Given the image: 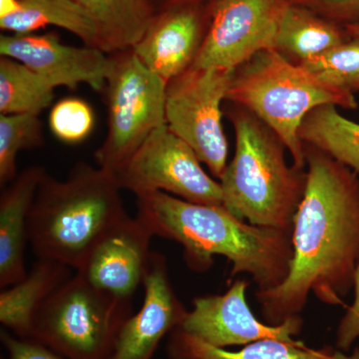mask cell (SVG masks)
<instances>
[{"instance_id":"6da1fadb","label":"cell","mask_w":359,"mask_h":359,"mask_svg":"<svg viewBox=\"0 0 359 359\" xmlns=\"http://www.w3.org/2000/svg\"><path fill=\"white\" fill-rule=\"evenodd\" d=\"M304 145L308 179L294 219L289 275L278 287L256 292L271 325L299 316L311 292L323 304H344L359 266V175Z\"/></svg>"},{"instance_id":"7a4b0ae2","label":"cell","mask_w":359,"mask_h":359,"mask_svg":"<svg viewBox=\"0 0 359 359\" xmlns=\"http://www.w3.org/2000/svg\"><path fill=\"white\" fill-rule=\"evenodd\" d=\"M137 217L153 236L183 247L187 266L205 273L215 256L231 264V276L248 273L257 290H271L285 280L294 248L292 231L245 223L224 205H202L164 192L137 196Z\"/></svg>"},{"instance_id":"3957f363","label":"cell","mask_w":359,"mask_h":359,"mask_svg":"<svg viewBox=\"0 0 359 359\" xmlns=\"http://www.w3.org/2000/svg\"><path fill=\"white\" fill-rule=\"evenodd\" d=\"M114 174L79 162L67 178L42 179L28 217V242L39 259L76 271L89 250L128 217Z\"/></svg>"},{"instance_id":"277c9868","label":"cell","mask_w":359,"mask_h":359,"mask_svg":"<svg viewBox=\"0 0 359 359\" xmlns=\"http://www.w3.org/2000/svg\"><path fill=\"white\" fill-rule=\"evenodd\" d=\"M228 117L236 149L219 180L224 207L255 226L292 231L308 174L287 164L285 144L250 111L233 104Z\"/></svg>"},{"instance_id":"5b68a950","label":"cell","mask_w":359,"mask_h":359,"mask_svg":"<svg viewBox=\"0 0 359 359\" xmlns=\"http://www.w3.org/2000/svg\"><path fill=\"white\" fill-rule=\"evenodd\" d=\"M226 101L250 111L273 130L299 169L306 167L304 145L299 137L306 116L323 105L358 107L354 94L292 62L276 49L259 52L233 70Z\"/></svg>"},{"instance_id":"8992f818","label":"cell","mask_w":359,"mask_h":359,"mask_svg":"<svg viewBox=\"0 0 359 359\" xmlns=\"http://www.w3.org/2000/svg\"><path fill=\"white\" fill-rule=\"evenodd\" d=\"M132 302L96 289L75 273L35 314L32 337L65 359H110Z\"/></svg>"},{"instance_id":"52a82bcc","label":"cell","mask_w":359,"mask_h":359,"mask_svg":"<svg viewBox=\"0 0 359 359\" xmlns=\"http://www.w3.org/2000/svg\"><path fill=\"white\" fill-rule=\"evenodd\" d=\"M109 60L103 91L108 131L95 161L114 172L156 129L167 124V82L149 69L133 48L111 53Z\"/></svg>"},{"instance_id":"ba28073f","label":"cell","mask_w":359,"mask_h":359,"mask_svg":"<svg viewBox=\"0 0 359 359\" xmlns=\"http://www.w3.org/2000/svg\"><path fill=\"white\" fill-rule=\"evenodd\" d=\"M233 70L192 66L170 80L166 88L167 126L219 180L228 166L229 150L222 102L226 101Z\"/></svg>"},{"instance_id":"9c48e42d","label":"cell","mask_w":359,"mask_h":359,"mask_svg":"<svg viewBox=\"0 0 359 359\" xmlns=\"http://www.w3.org/2000/svg\"><path fill=\"white\" fill-rule=\"evenodd\" d=\"M201 163L193 149L165 124L113 174L120 188L136 197L164 192L195 204L224 205L221 184Z\"/></svg>"},{"instance_id":"30bf717a","label":"cell","mask_w":359,"mask_h":359,"mask_svg":"<svg viewBox=\"0 0 359 359\" xmlns=\"http://www.w3.org/2000/svg\"><path fill=\"white\" fill-rule=\"evenodd\" d=\"M290 0H217L196 67L236 69L259 52L275 49Z\"/></svg>"},{"instance_id":"8fae6325","label":"cell","mask_w":359,"mask_h":359,"mask_svg":"<svg viewBox=\"0 0 359 359\" xmlns=\"http://www.w3.org/2000/svg\"><path fill=\"white\" fill-rule=\"evenodd\" d=\"M249 285L247 280H236L223 294L196 297L192 311L178 328L219 348L268 339L297 342L294 337L302 332L304 323L301 314L278 325L262 323L248 304Z\"/></svg>"},{"instance_id":"7c38bea8","label":"cell","mask_w":359,"mask_h":359,"mask_svg":"<svg viewBox=\"0 0 359 359\" xmlns=\"http://www.w3.org/2000/svg\"><path fill=\"white\" fill-rule=\"evenodd\" d=\"M153 237L138 217H126L94 245L75 273L96 289L132 302L143 285Z\"/></svg>"},{"instance_id":"4fadbf2b","label":"cell","mask_w":359,"mask_h":359,"mask_svg":"<svg viewBox=\"0 0 359 359\" xmlns=\"http://www.w3.org/2000/svg\"><path fill=\"white\" fill-rule=\"evenodd\" d=\"M0 54L23 63L55 88L75 90L82 83L101 93L105 88L109 54L87 45H66L55 33L2 35Z\"/></svg>"},{"instance_id":"5bb4252c","label":"cell","mask_w":359,"mask_h":359,"mask_svg":"<svg viewBox=\"0 0 359 359\" xmlns=\"http://www.w3.org/2000/svg\"><path fill=\"white\" fill-rule=\"evenodd\" d=\"M205 11L193 0L170 2L133 47L149 69L169 82L195 65L209 25Z\"/></svg>"},{"instance_id":"9a60e30c","label":"cell","mask_w":359,"mask_h":359,"mask_svg":"<svg viewBox=\"0 0 359 359\" xmlns=\"http://www.w3.org/2000/svg\"><path fill=\"white\" fill-rule=\"evenodd\" d=\"M143 287L142 308L123 325L110 359H153L162 339L188 313L175 294L162 254L151 252Z\"/></svg>"},{"instance_id":"2e32d148","label":"cell","mask_w":359,"mask_h":359,"mask_svg":"<svg viewBox=\"0 0 359 359\" xmlns=\"http://www.w3.org/2000/svg\"><path fill=\"white\" fill-rule=\"evenodd\" d=\"M41 166L25 168L2 189L0 196V287L15 285L27 275L25 250L28 242V217L42 179Z\"/></svg>"},{"instance_id":"e0dca14e","label":"cell","mask_w":359,"mask_h":359,"mask_svg":"<svg viewBox=\"0 0 359 359\" xmlns=\"http://www.w3.org/2000/svg\"><path fill=\"white\" fill-rule=\"evenodd\" d=\"M70 266L39 259L22 280L0 292V323L9 332L30 339L35 314L55 290L73 276Z\"/></svg>"},{"instance_id":"ac0fdd59","label":"cell","mask_w":359,"mask_h":359,"mask_svg":"<svg viewBox=\"0 0 359 359\" xmlns=\"http://www.w3.org/2000/svg\"><path fill=\"white\" fill-rule=\"evenodd\" d=\"M351 37L346 27L290 1L276 40V50L297 65L318 57Z\"/></svg>"},{"instance_id":"d6986e66","label":"cell","mask_w":359,"mask_h":359,"mask_svg":"<svg viewBox=\"0 0 359 359\" xmlns=\"http://www.w3.org/2000/svg\"><path fill=\"white\" fill-rule=\"evenodd\" d=\"M95 25L98 48L105 53L133 48L152 22L150 0H74Z\"/></svg>"},{"instance_id":"ffe728a7","label":"cell","mask_w":359,"mask_h":359,"mask_svg":"<svg viewBox=\"0 0 359 359\" xmlns=\"http://www.w3.org/2000/svg\"><path fill=\"white\" fill-rule=\"evenodd\" d=\"M168 341L171 359H334L332 347L311 349L302 342L262 339L247 344L238 351L212 346L176 328Z\"/></svg>"},{"instance_id":"44dd1931","label":"cell","mask_w":359,"mask_h":359,"mask_svg":"<svg viewBox=\"0 0 359 359\" xmlns=\"http://www.w3.org/2000/svg\"><path fill=\"white\" fill-rule=\"evenodd\" d=\"M48 25L63 28L84 45L98 48L95 25L74 0H20L18 13L0 18V28L13 34H28Z\"/></svg>"},{"instance_id":"7402d4cb","label":"cell","mask_w":359,"mask_h":359,"mask_svg":"<svg viewBox=\"0 0 359 359\" xmlns=\"http://www.w3.org/2000/svg\"><path fill=\"white\" fill-rule=\"evenodd\" d=\"M302 143L320 149L359 175V123L340 114L337 106L314 108L299 131Z\"/></svg>"},{"instance_id":"603a6c76","label":"cell","mask_w":359,"mask_h":359,"mask_svg":"<svg viewBox=\"0 0 359 359\" xmlns=\"http://www.w3.org/2000/svg\"><path fill=\"white\" fill-rule=\"evenodd\" d=\"M54 90L48 80L20 61L0 58V114H40L51 105Z\"/></svg>"},{"instance_id":"cb8c5ba5","label":"cell","mask_w":359,"mask_h":359,"mask_svg":"<svg viewBox=\"0 0 359 359\" xmlns=\"http://www.w3.org/2000/svg\"><path fill=\"white\" fill-rule=\"evenodd\" d=\"M43 124L37 113L0 114V185L18 177L16 158L23 150L44 145Z\"/></svg>"},{"instance_id":"d4e9b609","label":"cell","mask_w":359,"mask_h":359,"mask_svg":"<svg viewBox=\"0 0 359 359\" xmlns=\"http://www.w3.org/2000/svg\"><path fill=\"white\" fill-rule=\"evenodd\" d=\"M321 79L351 93H359V39L348 41L302 63Z\"/></svg>"},{"instance_id":"484cf974","label":"cell","mask_w":359,"mask_h":359,"mask_svg":"<svg viewBox=\"0 0 359 359\" xmlns=\"http://www.w3.org/2000/svg\"><path fill=\"white\" fill-rule=\"evenodd\" d=\"M48 122L52 133L58 140L79 144L93 131L95 115L86 101L69 97L52 107Z\"/></svg>"},{"instance_id":"4316f807","label":"cell","mask_w":359,"mask_h":359,"mask_svg":"<svg viewBox=\"0 0 359 359\" xmlns=\"http://www.w3.org/2000/svg\"><path fill=\"white\" fill-rule=\"evenodd\" d=\"M340 25H359V0H290Z\"/></svg>"},{"instance_id":"83f0119b","label":"cell","mask_w":359,"mask_h":359,"mask_svg":"<svg viewBox=\"0 0 359 359\" xmlns=\"http://www.w3.org/2000/svg\"><path fill=\"white\" fill-rule=\"evenodd\" d=\"M2 346L7 353V359H65L36 340L20 339L6 328L0 332Z\"/></svg>"},{"instance_id":"f1b7e54d","label":"cell","mask_w":359,"mask_h":359,"mask_svg":"<svg viewBox=\"0 0 359 359\" xmlns=\"http://www.w3.org/2000/svg\"><path fill=\"white\" fill-rule=\"evenodd\" d=\"M354 299L339 321L337 330V346L339 351L347 353L359 339V266L354 275Z\"/></svg>"},{"instance_id":"f546056e","label":"cell","mask_w":359,"mask_h":359,"mask_svg":"<svg viewBox=\"0 0 359 359\" xmlns=\"http://www.w3.org/2000/svg\"><path fill=\"white\" fill-rule=\"evenodd\" d=\"M20 7V0H0V18L18 13Z\"/></svg>"},{"instance_id":"4dcf8cb0","label":"cell","mask_w":359,"mask_h":359,"mask_svg":"<svg viewBox=\"0 0 359 359\" xmlns=\"http://www.w3.org/2000/svg\"><path fill=\"white\" fill-rule=\"evenodd\" d=\"M334 359H359V348H358V347L354 348L351 354H346V353H342V351H334Z\"/></svg>"},{"instance_id":"1f68e13d","label":"cell","mask_w":359,"mask_h":359,"mask_svg":"<svg viewBox=\"0 0 359 359\" xmlns=\"http://www.w3.org/2000/svg\"><path fill=\"white\" fill-rule=\"evenodd\" d=\"M344 27H346L349 36L359 39V25H349L344 26Z\"/></svg>"}]
</instances>
